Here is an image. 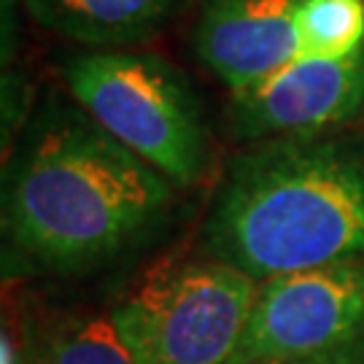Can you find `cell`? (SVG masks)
Returning <instances> with one entry per match:
<instances>
[{"label":"cell","mask_w":364,"mask_h":364,"mask_svg":"<svg viewBox=\"0 0 364 364\" xmlns=\"http://www.w3.org/2000/svg\"><path fill=\"white\" fill-rule=\"evenodd\" d=\"M173 183L84 108L54 105L6 176V230L30 259L78 273L117 257L168 213Z\"/></svg>","instance_id":"6da1fadb"},{"label":"cell","mask_w":364,"mask_h":364,"mask_svg":"<svg viewBox=\"0 0 364 364\" xmlns=\"http://www.w3.org/2000/svg\"><path fill=\"white\" fill-rule=\"evenodd\" d=\"M203 237L257 284L364 259V149L321 135L251 146L224 173Z\"/></svg>","instance_id":"7a4b0ae2"},{"label":"cell","mask_w":364,"mask_h":364,"mask_svg":"<svg viewBox=\"0 0 364 364\" xmlns=\"http://www.w3.org/2000/svg\"><path fill=\"white\" fill-rule=\"evenodd\" d=\"M65 84L124 149L159 170L170 183L192 186L208 159V132L195 92L162 57L97 49L73 57Z\"/></svg>","instance_id":"3957f363"},{"label":"cell","mask_w":364,"mask_h":364,"mask_svg":"<svg viewBox=\"0 0 364 364\" xmlns=\"http://www.w3.org/2000/svg\"><path fill=\"white\" fill-rule=\"evenodd\" d=\"M257 287L213 257L165 262L111 318L138 364H232Z\"/></svg>","instance_id":"277c9868"},{"label":"cell","mask_w":364,"mask_h":364,"mask_svg":"<svg viewBox=\"0 0 364 364\" xmlns=\"http://www.w3.org/2000/svg\"><path fill=\"white\" fill-rule=\"evenodd\" d=\"M362 346L364 259H359L262 281L232 364L305 362Z\"/></svg>","instance_id":"5b68a950"},{"label":"cell","mask_w":364,"mask_h":364,"mask_svg":"<svg viewBox=\"0 0 364 364\" xmlns=\"http://www.w3.org/2000/svg\"><path fill=\"white\" fill-rule=\"evenodd\" d=\"M364 111V46L346 57H297L232 92L235 138H318Z\"/></svg>","instance_id":"8992f818"},{"label":"cell","mask_w":364,"mask_h":364,"mask_svg":"<svg viewBox=\"0 0 364 364\" xmlns=\"http://www.w3.org/2000/svg\"><path fill=\"white\" fill-rule=\"evenodd\" d=\"M302 0H205L195 25L200 63L237 92L299 57Z\"/></svg>","instance_id":"52a82bcc"},{"label":"cell","mask_w":364,"mask_h":364,"mask_svg":"<svg viewBox=\"0 0 364 364\" xmlns=\"http://www.w3.org/2000/svg\"><path fill=\"white\" fill-rule=\"evenodd\" d=\"M178 0H22L43 30L84 46L122 49L154 36Z\"/></svg>","instance_id":"ba28073f"},{"label":"cell","mask_w":364,"mask_h":364,"mask_svg":"<svg viewBox=\"0 0 364 364\" xmlns=\"http://www.w3.org/2000/svg\"><path fill=\"white\" fill-rule=\"evenodd\" d=\"M22 364H138L111 313L60 316L22 348Z\"/></svg>","instance_id":"9c48e42d"},{"label":"cell","mask_w":364,"mask_h":364,"mask_svg":"<svg viewBox=\"0 0 364 364\" xmlns=\"http://www.w3.org/2000/svg\"><path fill=\"white\" fill-rule=\"evenodd\" d=\"M299 57H346L364 46V0H302L294 16Z\"/></svg>","instance_id":"30bf717a"},{"label":"cell","mask_w":364,"mask_h":364,"mask_svg":"<svg viewBox=\"0 0 364 364\" xmlns=\"http://www.w3.org/2000/svg\"><path fill=\"white\" fill-rule=\"evenodd\" d=\"M273 364H364V346L346 353L324 356V359H305V362H273Z\"/></svg>","instance_id":"8fae6325"},{"label":"cell","mask_w":364,"mask_h":364,"mask_svg":"<svg viewBox=\"0 0 364 364\" xmlns=\"http://www.w3.org/2000/svg\"><path fill=\"white\" fill-rule=\"evenodd\" d=\"M0 364H22V348L14 343L11 332L3 329V343H0Z\"/></svg>","instance_id":"7c38bea8"}]
</instances>
